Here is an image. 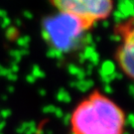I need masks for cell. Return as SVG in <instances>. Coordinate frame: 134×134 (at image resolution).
<instances>
[{
  "label": "cell",
  "instance_id": "1",
  "mask_svg": "<svg viewBox=\"0 0 134 134\" xmlns=\"http://www.w3.org/2000/svg\"><path fill=\"white\" fill-rule=\"evenodd\" d=\"M126 124L123 108L98 88L77 102L70 118L72 134H124Z\"/></svg>",
  "mask_w": 134,
  "mask_h": 134
},
{
  "label": "cell",
  "instance_id": "2",
  "mask_svg": "<svg viewBox=\"0 0 134 134\" xmlns=\"http://www.w3.org/2000/svg\"><path fill=\"white\" fill-rule=\"evenodd\" d=\"M88 33L80 22L65 14L57 13L42 23V36L54 51L70 53L75 50L83 35Z\"/></svg>",
  "mask_w": 134,
  "mask_h": 134
},
{
  "label": "cell",
  "instance_id": "3",
  "mask_svg": "<svg viewBox=\"0 0 134 134\" xmlns=\"http://www.w3.org/2000/svg\"><path fill=\"white\" fill-rule=\"evenodd\" d=\"M58 13L80 22L90 32L97 23L109 18L114 10V0H49Z\"/></svg>",
  "mask_w": 134,
  "mask_h": 134
},
{
  "label": "cell",
  "instance_id": "4",
  "mask_svg": "<svg viewBox=\"0 0 134 134\" xmlns=\"http://www.w3.org/2000/svg\"><path fill=\"white\" fill-rule=\"evenodd\" d=\"M114 33L118 36L119 45L114 52V61L120 72L128 80H133L134 24L133 17L118 22L114 26Z\"/></svg>",
  "mask_w": 134,
  "mask_h": 134
},
{
  "label": "cell",
  "instance_id": "5",
  "mask_svg": "<svg viewBox=\"0 0 134 134\" xmlns=\"http://www.w3.org/2000/svg\"><path fill=\"white\" fill-rule=\"evenodd\" d=\"M47 122H48V120H47V119L41 120V121L38 123V126H37V129H36V132H35V134H43L44 127H45V125L47 124Z\"/></svg>",
  "mask_w": 134,
  "mask_h": 134
}]
</instances>
